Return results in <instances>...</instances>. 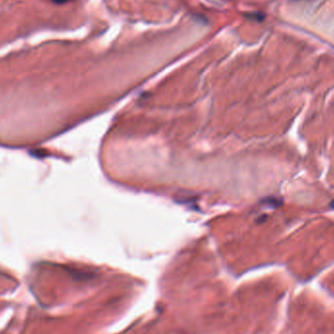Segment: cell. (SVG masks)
<instances>
[{
  "mask_svg": "<svg viewBox=\"0 0 334 334\" xmlns=\"http://www.w3.org/2000/svg\"><path fill=\"white\" fill-rule=\"evenodd\" d=\"M245 17L249 18V19H252V20H256L258 22L264 19V15L261 13H250V14H246Z\"/></svg>",
  "mask_w": 334,
  "mask_h": 334,
  "instance_id": "6da1fadb",
  "label": "cell"
},
{
  "mask_svg": "<svg viewBox=\"0 0 334 334\" xmlns=\"http://www.w3.org/2000/svg\"><path fill=\"white\" fill-rule=\"evenodd\" d=\"M53 1H55L56 3H60V4H61V3L68 2V1H69V0H53Z\"/></svg>",
  "mask_w": 334,
  "mask_h": 334,
  "instance_id": "7a4b0ae2",
  "label": "cell"
}]
</instances>
